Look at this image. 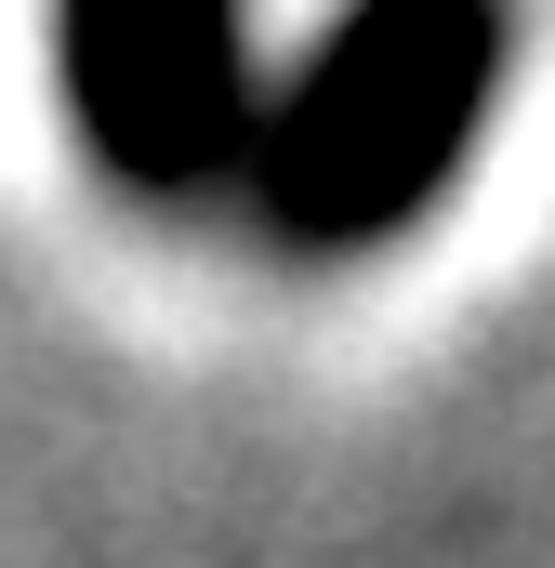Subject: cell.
Returning <instances> with one entry per match:
<instances>
[{
  "label": "cell",
  "instance_id": "1",
  "mask_svg": "<svg viewBox=\"0 0 555 568\" xmlns=\"http://www.w3.org/2000/svg\"><path fill=\"white\" fill-rule=\"evenodd\" d=\"M490 80H503V13L490 0H357L304 53V80L252 120L239 199L304 252H357L450 185Z\"/></svg>",
  "mask_w": 555,
  "mask_h": 568
},
{
  "label": "cell",
  "instance_id": "2",
  "mask_svg": "<svg viewBox=\"0 0 555 568\" xmlns=\"http://www.w3.org/2000/svg\"><path fill=\"white\" fill-rule=\"evenodd\" d=\"M53 53H67L80 133L120 185H145V199L239 185V145L265 120L239 0H53Z\"/></svg>",
  "mask_w": 555,
  "mask_h": 568
}]
</instances>
